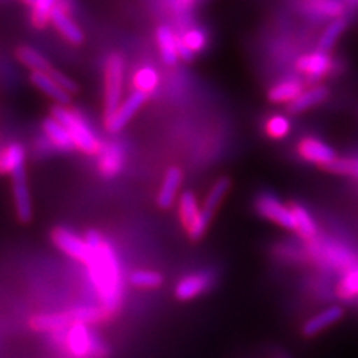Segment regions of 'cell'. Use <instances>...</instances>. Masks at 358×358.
Masks as SVG:
<instances>
[{"label": "cell", "instance_id": "cell-24", "mask_svg": "<svg viewBox=\"0 0 358 358\" xmlns=\"http://www.w3.org/2000/svg\"><path fill=\"white\" fill-rule=\"evenodd\" d=\"M72 321H75L72 312L42 313L30 318V327L36 331H54L71 326Z\"/></svg>", "mask_w": 358, "mask_h": 358}, {"label": "cell", "instance_id": "cell-14", "mask_svg": "<svg viewBox=\"0 0 358 358\" xmlns=\"http://www.w3.org/2000/svg\"><path fill=\"white\" fill-rule=\"evenodd\" d=\"M30 81L31 84L35 85L38 90L48 96L50 99H52L57 105H69L72 94L67 93L63 87H60V84L54 80V78L47 73V72H31L30 75Z\"/></svg>", "mask_w": 358, "mask_h": 358}, {"label": "cell", "instance_id": "cell-11", "mask_svg": "<svg viewBox=\"0 0 358 358\" xmlns=\"http://www.w3.org/2000/svg\"><path fill=\"white\" fill-rule=\"evenodd\" d=\"M10 178H13V192H14L17 217L21 222L24 224L30 222L33 218V208H31V199L29 193L26 169L15 172Z\"/></svg>", "mask_w": 358, "mask_h": 358}, {"label": "cell", "instance_id": "cell-3", "mask_svg": "<svg viewBox=\"0 0 358 358\" xmlns=\"http://www.w3.org/2000/svg\"><path fill=\"white\" fill-rule=\"evenodd\" d=\"M126 63L120 52H112L105 64V120L109 118L122 102V87H124Z\"/></svg>", "mask_w": 358, "mask_h": 358}, {"label": "cell", "instance_id": "cell-37", "mask_svg": "<svg viewBox=\"0 0 358 358\" xmlns=\"http://www.w3.org/2000/svg\"><path fill=\"white\" fill-rule=\"evenodd\" d=\"M196 0H173L175 8L178 10H187L188 8H192Z\"/></svg>", "mask_w": 358, "mask_h": 358}, {"label": "cell", "instance_id": "cell-21", "mask_svg": "<svg viewBox=\"0 0 358 358\" xmlns=\"http://www.w3.org/2000/svg\"><path fill=\"white\" fill-rule=\"evenodd\" d=\"M99 159V171L106 178H115L124 163V152L117 143H110L105 150H100Z\"/></svg>", "mask_w": 358, "mask_h": 358}, {"label": "cell", "instance_id": "cell-17", "mask_svg": "<svg viewBox=\"0 0 358 358\" xmlns=\"http://www.w3.org/2000/svg\"><path fill=\"white\" fill-rule=\"evenodd\" d=\"M181 184H182L181 169H178V167H171L163 178L159 196H157V205H159L162 209H169L175 203L178 189L181 187Z\"/></svg>", "mask_w": 358, "mask_h": 358}, {"label": "cell", "instance_id": "cell-13", "mask_svg": "<svg viewBox=\"0 0 358 358\" xmlns=\"http://www.w3.org/2000/svg\"><path fill=\"white\" fill-rule=\"evenodd\" d=\"M343 313L345 310L341 306L326 308L305 322L303 329H301V333H303L305 338H313V336L320 334L321 331L334 326L336 322H339L343 318Z\"/></svg>", "mask_w": 358, "mask_h": 358}, {"label": "cell", "instance_id": "cell-33", "mask_svg": "<svg viewBox=\"0 0 358 358\" xmlns=\"http://www.w3.org/2000/svg\"><path fill=\"white\" fill-rule=\"evenodd\" d=\"M338 294L342 300H352L358 296V267L352 268L341 279Z\"/></svg>", "mask_w": 358, "mask_h": 358}, {"label": "cell", "instance_id": "cell-2", "mask_svg": "<svg viewBox=\"0 0 358 358\" xmlns=\"http://www.w3.org/2000/svg\"><path fill=\"white\" fill-rule=\"evenodd\" d=\"M51 117H54L59 122H62V124L67 129V131L71 133V136L73 139L75 148H78L81 152L87 155H94V154H99L100 150H102L92 127L87 124L80 114H76V112L63 105H55L51 109Z\"/></svg>", "mask_w": 358, "mask_h": 358}, {"label": "cell", "instance_id": "cell-35", "mask_svg": "<svg viewBox=\"0 0 358 358\" xmlns=\"http://www.w3.org/2000/svg\"><path fill=\"white\" fill-rule=\"evenodd\" d=\"M326 171L336 175H345V176L358 179V157H345V159H338L331 166H329Z\"/></svg>", "mask_w": 358, "mask_h": 358}, {"label": "cell", "instance_id": "cell-32", "mask_svg": "<svg viewBox=\"0 0 358 358\" xmlns=\"http://www.w3.org/2000/svg\"><path fill=\"white\" fill-rule=\"evenodd\" d=\"M129 281L136 288H159L163 284V276L155 271H134Z\"/></svg>", "mask_w": 358, "mask_h": 358}, {"label": "cell", "instance_id": "cell-12", "mask_svg": "<svg viewBox=\"0 0 358 358\" xmlns=\"http://www.w3.org/2000/svg\"><path fill=\"white\" fill-rule=\"evenodd\" d=\"M212 284V276L208 272H199V273H193L188 275L185 278H182L175 287V296L176 299L187 301V300H193L197 296H200L201 293L210 287Z\"/></svg>", "mask_w": 358, "mask_h": 358}, {"label": "cell", "instance_id": "cell-16", "mask_svg": "<svg viewBox=\"0 0 358 358\" xmlns=\"http://www.w3.org/2000/svg\"><path fill=\"white\" fill-rule=\"evenodd\" d=\"M42 130L54 148L60 151H71L72 148H75L71 133L54 117H47L43 120Z\"/></svg>", "mask_w": 358, "mask_h": 358}, {"label": "cell", "instance_id": "cell-36", "mask_svg": "<svg viewBox=\"0 0 358 358\" xmlns=\"http://www.w3.org/2000/svg\"><path fill=\"white\" fill-rule=\"evenodd\" d=\"M55 81H57L59 84H60V87H63L67 93H71V94H75V93H78L80 92V87H78V84L72 80V78H69L67 75H64L63 72H60V71H57V69H51V72H48Z\"/></svg>", "mask_w": 358, "mask_h": 358}, {"label": "cell", "instance_id": "cell-5", "mask_svg": "<svg viewBox=\"0 0 358 358\" xmlns=\"http://www.w3.org/2000/svg\"><path fill=\"white\" fill-rule=\"evenodd\" d=\"M255 210L259 215L278 224L287 230H297L293 208L285 206L281 200L272 194H262L255 200Z\"/></svg>", "mask_w": 358, "mask_h": 358}, {"label": "cell", "instance_id": "cell-6", "mask_svg": "<svg viewBox=\"0 0 358 358\" xmlns=\"http://www.w3.org/2000/svg\"><path fill=\"white\" fill-rule=\"evenodd\" d=\"M52 242L57 246L60 251H63L66 255H69L71 259L87 264L92 259L93 248L88 245L85 238L78 236L73 231L59 227L52 231Z\"/></svg>", "mask_w": 358, "mask_h": 358}, {"label": "cell", "instance_id": "cell-15", "mask_svg": "<svg viewBox=\"0 0 358 358\" xmlns=\"http://www.w3.org/2000/svg\"><path fill=\"white\" fill-rule=\"evenodd\" d=\"M329 96H330V90L326 85L322 84L313 85L305 90L303 93L288 105V112L289 114H301V112H306L312 108L321 105L322 102H326Z\"/></svg>", "mask_w": 358, "mask_h": 358}, {"label": "cell", "instance_id": "cell-23", "mask_svg": "<svg viewBox=\"0 0 358 358\" xmlns=\"http://www.w3.org/2000/svg\"><path fill=\"white\" fill-rule=\"evenodd\" d=\"M0 169L5 175L13 176L15 172L26 169V151L20 143L6 145L0 154Z\"/></svg>", "mask_w": 358, "mask_h": 358}, {"label": "cell", "instance_id": "cell-30", "mask_svg": "<svg viewBox=\"0 0 358 358\" xmlns=\"http://www.w3.org/2000/svg\"><path fill=\"white\" fill-rule=\"evenodd\" d=\"M291 208H293L296 222H297V230L296 231L303 239H308V241L315 239L317 233H318V226H317L315 220L310 217V214L303 206L293 205Z\"/></svg>", "mask_w": 358, "mask_h": 358}, {"label": "cell", "instance_id": "cell-27", "mask_svg": "<svg viewBox=\"0 0 358 358\" xmlns=\"http://www.w3.org/2000/svg\"><path fill=\"white\" fill-rule=\"evenodd\" d=\"M346 27H348V21H346L343 17L334 18L331 22H329V26L324 29L322 35L320 36L318 50L324 51V52H329L334 47L336 42L341 39Z\"/></svg>", "mask_w": 358, "mask_h": 358}, {"label": "cell", "instance_id": "cell-29", "mask_svg": "<svg viewBox=\"0 0 358 358\" xmlns=\"http://www.w3.org/2000/svg\"><path fill=\"white\" fill-rule=\"evenodd\" d=\"M31 22L36 29H45L51 22L52 13L59 5V0H33Z\"/></svg>", "mask_w": 358, "mask_h": 358}, {"label": "cell", "instance_id": "cell-19", "mask_svg": "<svg viewBox=\"0 0 358 358\" xmlns=\"http://www.w3.org/2000/svg\"><path fill=\"white\" fill-rule=\"evenodd\" d=\"M51 24L57 29V31L67 42H71L73 45L83 43L84 41L83 30L76 26V22L69 15L66 14L64 8L57 5L51 17Z\"/></svg>", "mask_w": 358, "mask_h": 358}, {"label": "cell", "instance_id": "cell-4", "mask_svg": "<svg viewBox=\"0 0 358 358\" xmlns=\"http://www.w3.org/2000/svg\"><path fill=\"white\" fill-rule=\"evenodd\" d=\"M179 218L189 239L199 241L205 236L209 221L201 214L199 201L192 192H184L179 197Z\"/></svg>", "mask_w": 358, "mask_h": 358}, {"label": "cell", "instance_id": "cell-8", "mask_svg": "<svg viewBox=\"0 0 358 358\" xmlns=\"http://www.w3.org/2000/svg\"><path fill=\"white\" fill-rule=\"evenodd\" d=\"M147 99H148V94L134 90L130 96H127L124 100H122L121 105L118 106V109L114 112V114L105 120L108 131L117 133L124 129L130 122V120L138 114V110L143 106V103L147 102Z\"/></svg>", "mask_w": 358, "mask_h": 358}, {"label": "cell", "instance_id": "cell-28", "mask_svg": "<svg viewBox=\"0 0 358 358\" xmlns=\"http://www.w3.org/2000/svg\"><path fill=\"white\" fill-rule=\"evenodd\" d=\"M160 76L154 67L151 66H142L133 75V85L136 92H142L145 94H151L154 90L159 87Z\"/></svg>", "mask_w": 358, "mask_h": 358}, {"label": "cell", "instance_id": "cell-31", "mask_svg": "<svg viewBox=\"0 0 358 358\" xmlns=\"http://www.w3.org/2000/svg\"><path fill=\"white\" fill-rule=\"evenodd\" d=\"M309 8L318 15L341 18L346 6L343 0H310Z\"/></svg>", "mask_w": 358, "mask_h": 358}, {"label": "cell", "instance_id": "cell-34", "mask_svg": "<svg viewBox=\"0 0 358 358\" xmlns=\"http://www.w3.org/2000/svg\"><path fill=\"white\" fill-rule=\"evenodd\" d=\"M291 130V122L288 117L276 114L272 115L266 122V133L271 136L272 139H282Z\"/></svg>", "mask_w": 358, "mask_h": 358}, {"label": "cell", "instance_id": "cell-26", "mask_svg": "<svg viewBox=\"0 0 358 358\" xmlns=\"http://www.w3.org/2000/svg\"><path fill=\"white\" fill-rule=\"evenodd\" d=\"M15 57L18 59L20 63L27 66L31 72H51L52 66L48 62L47 57L36 51L35 48L29 47V45H20V47L15 50Z\"/></svg>", "mask_w": 358, "mask_h": 358}, {"label": "cell", "instance_id": "cell-22", "mask_svg": "<svg viewBox=\"0 0 358 358\" xmlns=\"http://www.w3.org/2000/svg\"><path fill=\"white\" fill-rule=\"evenodd\" d=\"M157 43H159L160 55L167 66H175L179 57V48H178V36L173 30L167 26H160L157 29Z\"/></svg>", "mask_w": 358, "mask_h": 358}, {"label": "cell", "instance_id": "cell-9", "mask_svg": "<svg viewBox=\"0 0 358 358\" xmlns=\"http://www.w3.org/2000/svg\"><path fill=\"white\" fill-rule=\"evenodd\" d=\"M92 331L84 322H73L66 334V348L73 358H90L96 355Z\"/></svg>", "mask_w": 358, "mask_h": 358}, {"label": "cell", "instance_id": "cell-25", "mask_svg": "<svg viewBox=\"0 0 358 358\" xmlns=\"http://www.w3.org/2000/svg\"><path fill=\"white\" fill-rule=\"evenodd\" d=\"M230 179L229 178H221L218 179V181L212 185L210 192L208 193L206 199H205V203H203V208H201V214H203V217L210 222V220L214 218L215 212L218 209V206L221 205L222 199L226 197V194L229 193L230 189Z\"/></svg>", "mask_w": 358, "mask_h": 358}, {"label": "cell", "instance_id": "cell-10", "mask_svg": "<svg viewBox=\"0 0 358 358\" xmlns=\"http://www.w3.org/2000/svg\"><path fill=\"white\" fill-rule=\"evenodd\" d=\"M296 69L305 75L309 81L318 83L322 78H326L331 69H333V60L329 55V52L324 51H315L303 54L296 62Z\"/></svg>", "mask_w": 358, "mask_h": 358}, {"label": "cell", "instance_id": "cell-1", "mask_svg": "<svg viewBox=\"0 0 358 358\" xmlns=\"http://www.w3.org/2000/svg\"><path fill=\"white\" fill-rule=\"evenodd\" d=\"M90 278L97 289L105 310H115L121 300V271L117 255L110 245L102 242L93 248L87 263Z\"/></svg>", "mask_w": 358, "mask_h": 358}, {"label": "cell", "instance_id": "cell-39", "mask_svg": "<svg viewBox=\"0 0 358 358\" xmlns=\"http://www.w3.org/2000/svg\"><path fill=\"white\" fill-rule=\"evenodd\" d=\"M26 2H27V3H31V2H33V0H26Z\"/></svg>", "mask_w": 358, "mask_h": 358}, {"label": "cell", "instance_id": "cell-7", "mask_svg": "<svg viewBox=\"0 0 358 358\" xmlns=\"http://www.w3.org/2000/svg\"><path fill=\"white\" fill-rule=\"evenodd\" d=\"M299 155L308 163H313L320 167L327 169L336 160L339 159L336 151L324 141L317 138H303L297 145Z\"/></svg>", "mask_w": 358, "mask_h": 358}, {"label": "cell", "instance_id": "cell-20", "mask_svg": "<svg viewBox=\"0 0 358 358\" xmlns=\"http://www.w3.org/2000/svg\"><path fill=\"white\" fill-rule=\"evenodd\" d=\"M206 47V35L200 29H188L182 33V36H178V48L179 57L185 62H189L194 54L200 52Z\"/></svg>", "mask_w": 358, "mask_h": 358}, {"label": "cell", "instance_id": "cell-18", "mask_svg": "<svg viewBox=\"0 0 358 358\" xmlns=\"http://www.w3.org/2000/svg\"><path fill=\"white\" fill-rule=\"evenodd\" d=\"M303 92H305L303 81L297 80V78H288V80L278 83L271 90H268L267 97L272 103L289 105Z\"/></svg>", "mask_w": 358, "mask_h": 358}, {"label": "cell", "instance_id": "cell-38", "mask_svg": "<svg viewBox=\"0 0 358 358\" xmlns=\"http://www.w3.org/2000/svg\"><path fill=\"white\" fill-rule=\"evenodd\" d=\"M343 2L346 8H351V9L358 8V0H343Z\"/></svg>", "mask_w": 358, "mask_h": 358}]
</instances>
